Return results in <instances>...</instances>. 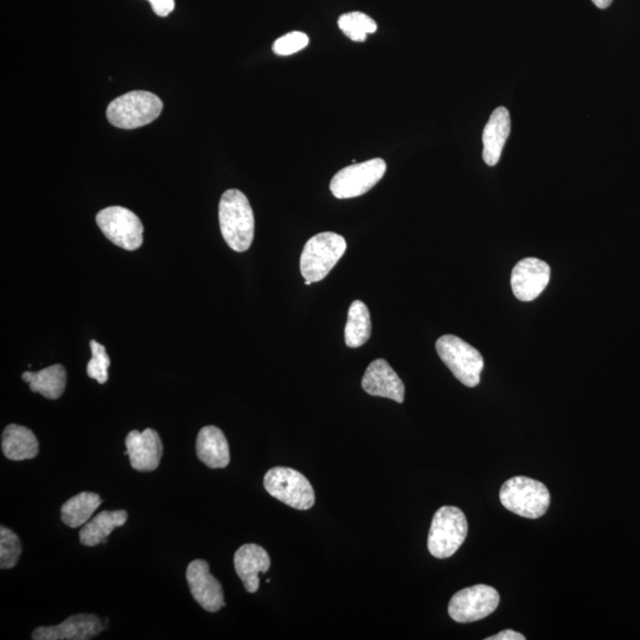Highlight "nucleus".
Returning a JSON list of instances; mask_svg holds the SVG:
<instances>
[{
    "mask_svg": "<svg viewBox=\"0 0 640 640\" xmlns=\"http://www.w3.org/2000/svg\"><path fill=\"white\" fill-rule=\"evenodd\" d=\"M128 514L125 510L102 511L93 520L87 522L80 531V542L86 547H95L106 543L114 529L123 527Z\"/></svg>",
    "mask_w": 640,
    "mask_h": 640,
    "instance_id": "nucleus-20",
    "label": "nucleus"
},
{
    "mask_svg": "<svg viewBox=\"0 0 640 640\" xmlns=\"http://www.w3.org/2000/svg\"><path fill=\"white\" fill-rule=\"evenodd\" d=\"M235 571L245 585L247 592L255 593L260 586V573H266L271 567V558L258 544H245L234 556Z\"/></svg>",
    "mask_w": 640,
    "mask_h": 640,
    "instance_id": "nucleus-16",
    "label": "nucleus"
},
{
    "mask_svg": "<svg viewBox=\"0 0 640 640\" xmlns=\"http://www.w3.org/2000/svg\"><path fill=\"white\" fill-rule=\"evenodd\" d=\"M2 450L6 458L22 462L34 459L40 452V444L28 427L11 424L3 432Z\"/></svg>",
    "mask_w": 640,
    "mask_h": 640,
    "instance_id": "nucleus-19",
    "label": "nucleus"
},
{
    "mask_svg": "<svg viewBox=\"0 0 640 640\" xmlns=\"http://www.w3.org/2000/svg\"><path fill=\"white\" fill-rule=\"evenodd\" d=\"M498 605L499 594L495 588L477 585L454 594L448 605V614L454 622L473 623L489 617Z\"/></svg>",
    "mask_w": 640,
    "mask_h": 640,
    "instance_id": "nucleus-10",
    "label": "nucleus"
},
{
    "mask_svg": "<svg viewBox=\"0 0 640 640\" xmlns=\"http://www.w3.org/2000/svg\"><path fill=\"white\" fill-rule=\"evenodd\" d=\"M469 531L464 512L456 507L440 508L433 517L427 547L437 559H448L463 546Z\"/></svg>",
    "mask_w": 640,
    "mask_h": 640,
    "instance_id": "nucleus-5",
    "label": "nucleus"
},
{
    "mask_svg": "<svg viewBox=\"0 0 640 640\" xmlns=\"http://www.w3.org/2000/svg\"><path fill=\"white\" fill-rule=\"evenodd\" d=\"M386 171L387 164L381 158L347 166L332 178L330 190L338 200L360 197L373 189Z\"/></svg>",
    "mask_w": 640,
    "mask_h": 640,
    "instance_id": "nucleus-8",
    "label": "nucleus"
},
{
    "mask_svg": "<svg viewBox=\"0 0 640 640\" xmlns=\"http://www.w3.org/2000/svg\"><path fill=\"white\" fill-rule=\"evenodd\" d=\"M265 489L288 507L309 510L315 505L316 497L311 483L297 470L291 467H273L266 473Z\"/></svg>",
    "mask_w": 640,
    "mask_h": 640,
    "instance_id": "nucleus-7",
    "label": "nucleus"
},
{
    "mask_svg": "<svg viewBox=\"0 0 640 640\" xmlns=\"http://www.w3.org/2000/svg\"><path fill=\"white\" fill-rule=\"evenodd\" d=\"M310 38L302 31L288 32L273 44V51L279 56H290L309 46Z\"/></svg>",
    "mask_w": 640,
    "mask_h": 640,
    "instance_id": "nucleus-27",
    "label": "nucleus"
},
{
    "mask_svg": "<svg viewBox=\"0 0 640 640\" xmlns=\"http://www.w3.org/2000/svg\"><path fill=\"white\" fill-rule=\"evenodd\" d=\"M163 443L159 434L146 428L144 432L132 431L126 437V456L131 466L139 472H152L158 469L163 457Z\"/></svg>",
    "mask_w": 640,
    "mask_h": 640,
    "instance_id": "nucleus-14",
    "label": "nucleus"
},
{
    "mask_svg": "<svg viewBox=\"0 0 640 640\" xmlns=\"http://www.w3.org/2000/svg\"><path fill=\"white\" fill-rule=\"evenodd\" d=\"M153 12L159 17H166L175 9V0H149Z\"/></svg>",
    "mask_w": 640,
    "mask_h": 640,
    "instance_id": "nucleus-28",
    "label": "nucleus"
},
{
    "mask_svg": "<svg viewBox=\"0 0 640 640\" xmlns=\"http://www.w3.org/2000/svg\"><path fill=\"white\" fill-rule=\"evenodd\" d=\"M108 620L104 623L95 614H75L55 626H41L32 632L35 640H89L104 631Z\"/></svg>",
    "mask_w": 640,
    "mask_h": 640,
    "instance_id": "nucleus-11",
    "label": "nucleus"
},
{
    "mask_svg": "<svg viewBox=\"0 0 640 640\" xmlns=\"http://www.w3.org/2000/svg\"><path fill=\"white\" fill-rule=\"evenodd\" d=\"M362 388L369 395L379 396L402 403L405 401L406 388L395 370L384 360L370 363L363 376Z\"/></svg>",
    "mask_w": 640,
    "mask_h": 640,
    "instance_id": "nucleus-15",
    "label": "nucleus"
},
{
    "mask_svg": "<svg viewBox=\"0 0 640 640\" xmlns=\"http://www.w3.org/2000/svg\"><path fill=\"white\" fill-rule=\"evenodd\" d=\"M163 111V102L157 95L134 91L119 96L107 108V119L123 130H134L155 121Z\"/></svg>",
    "mask_w": 640,
    "mask_h": 640,
    "instance_id": "nucleus-3",
    "label": "nucleus"
},
{
    "mask_svg": "<svg viewBox=\"0 0 640 640\" xmlns=\"http://www.w3.org/2000/svg\"><path fill=\"white\" fill-rule=\"evenodd\" d=\"M595 6L599 9H607L613 2V0H592Z\"/></svg>",
    "mask_w": 640,
    "mask_h": 640,
    "instance_id": "nucleus-30",
    "label": "nucleus"
},
{
    "mask_svg": "<svg viewBox=\"0 0 640 640\" xmlns=\"http://www.w3.org/2000/svg\"><path fill=\"white\" fill-rule=\"evenodd\" d=\"M96 223L115 246L133 252L143 245V223L131 210L124 207H108L96 215Z\"/></svg>",
    "mask_w": 640,
    "mask_h": 640,
    "instance_id": "nucleus-9",
    "label": "nucleus"
},
{
    "mask_svg": "<svg viewBox=\"0 0 640 640\" xmlns=\"http://www.w3.org/2000/svg\"><path fill=\"white\" fill-rule=\"evenodd\" d=\"M550 267L546 262L527 258L518 262L511 274V287L521 302H533L549 284Z\"/></svg>",
    "mask_w": 640,
    "mask_h": 640,
    "instance_id": "nucleus-12",
    "label": "nucleus"
},
{
    "mask_svg": "<svg viewBox=\"0 0 640 640\" xmlns=\"http://www.w3.org/2000/svg\"><path fill=\"white\" fill-rule=\"evenodd\" d=\"M524 639H526V637L521 635V633H518L512 630H505L501 633H498V635L496 636L486 638V640H524Z\"/></svg>",
    "mask_w": 640,
    "mask_h": 640,
    "instance_id": "nucleus-29",
    "label": "nucleus"
},
{
    "mask_svg": "<svg viewBox=\"0 0 640 640\" xmlns=\"http://www.w3.org/2000/svg\"><path fill=\"white\" fill-rule=\"evenodd\" d=\"M338 27L354 42H364L377 31V23L363 12H349L338 19Z\"/></svg>",
    "mask_w": 640,
    "mask_h": 640,
    "instance_id": "nucleus-24",
    "label": "nucleus"
},
{
    "mask_svg": "<svg viewBox=\"0 0 640 640\" xmlns=\"http://www.w3.org/2000/svg\"><path fill=\"white\" fill-rule=\"evenodd\" d=\"M510 113L505 107H498L484 128L483 159L489 166H495L501 159L505 143L510 136Z\"/></svg>",
    "mask_w": 640,
    "mask_h": 640,
    "instance_id": "nucleus-17",
    "label": "nucleus"
},
{
    "mask_svg": "<svg viewBox=\"0 0 640 640\" xmlns=\"http://www.w3.org/2000/svg\"><path fill=\"white\" fill-rule=\"evenodd\" d=\"M311 284H312V283H311V281H309V280H305V285L309 286V285H311Z\"/></svg>",
    "mask_w": 640,
    "mask_h": 640,
    "instance_id": "nucleus-31",
    "label": "nucleus"
},
{
    "mask_svg": "<svg viewBox=\"0 0 640 640\" xmlns=\"http://www.w3.org/2000/svg\"><path fill=\"white\" fill-rule=\"evenodd\" d=\"M91 349L92 358L87 366V375L100 384H105L108 381L111 358L108 356L104 345L94 341V339L91 341Z\"/></svg>",
    "mask_w": 640,
    "mask_h": 640,
    "instance_id": "nucleus-26",
    "label": "nucleus"
},
{
    "mask_svg": "<svg viewBox=\"0 0 640 640\" xmlns=\"http://www.w3.org/2000/svg\"><path fill=\"white\" fill-rule=\"evenodd\" d=\"M435 348L441 361L459 382L469 388L478 386L484 369V358L476 348L452 335L440 337Z\"/></svg>",
    "mask_w": 640,
    "mask_h": 640,
    "instance_id": "nucleus-6",
    "label": "nucleus"
},
{
    "mask_svg": "<svg viewBox=\"0 0 640 640\" xmlns=\"http://www.w3.org/2000/svg\"><path fill=\"white\" fill-rule=\"evenodd\" d=\"M220 228L224 241L235 252H246L254 240L255 221L251 203L243 192H224L219 206Z\"/></svg>",
    "mask_w": 640,
    "mask_h": 640,
    "instance_id": "nucleus-1",
    "label": "nucleus"
},
{
    "mask_svg": "<svg viewBox=\"0 0 640 640\" xmlns=\"http://www.w3.org/2000/svg\"><path fill=\"white\" fill-rule=\"evenodd\" d=\"M198 459L210 469H224L230 462L226 435L215 426L203 427L196 441Z\"/></svg>",
    "mask_w": 640,
    "mask_h": 640,
    "instance_id": "nucleus-18",
    "label": "nucleus"
},
{
    "mask_svg": "<svg viewBox=\"0 0 640 640\" xmlns=\"http://www.w3.org/2000/svg\"><path fill=\"white\" fill-rule=\"evenodd\" d=\"M23 381L28 382L31 392L40 393L49 400L60 399L66 389L67 371L61 364H55L46 369L27 371L22 376Z\"/></svg>",
    "mask_w": 640,
    "mask_h": 640,
    "instance_id": "nucleus-21",
    "label": "nucleus"
},
{
    "mask_svg": "<svg viewBox=\"0 0 640 640\" xmlns=\"http://www.w3.org/2000/svg\"><path fill=\"white\" fill-rule=\"evenodd\" d=\"M347 241L342 235L319 233L309 241L300 256V272L305 280L318 283L326 277L347 251Z\"/></svg>",
    "mask_w": 640,
    "mask_h": 640,
    "instance_id": "nucleus-2",
    "label": "nucleus"
},
{
    "mask_svg": "<svg viewBox=\"0 0 640 640\" xmlns=\"http://www.w3.org/2000/svg\"><path fill=\"white\" fill-rule=\"evenodd\" d=\"M101 505V498L94 492H81L62 505V522L69 528H80L91 521V518Z\"/></svg>",
    "mask_w": 640,
    "mask_h": 640,
    "instance_id": "nucleus-22",
    "label": "nucleus"
},
{
    "mask_svg": "<svg viewBox=\"0 0 640 640\" xmlns=\"http://www.w3.org/2000/svg\"><path fill=\"white\" fill-rule=\"evenodd\" d=\"M19 537L9 528L0 527V568H14L22 554Z\"/></svg>",
    "mask_w": 640,
    "mask_h": 640,
    "instance_id": "nucleus-25",
    "label": "nucleus"
},
{
    "mask_svg": "<svg viewBox=\"0 0 640 640\" xmlns=\"http://www.w3.org/2000/svg\"><path fill=\"white\" fill-rule=\"evenodd\" d=\"M499 498L504 508L531 520L546 514L550 505L547 486L539 480L528 477H514L507 480L502 486Z\"/></svg>",
    "mask_w": 640,
    "mask_h": 640,
    "instance_id": "nucleus-4",
    "label": "nucleus"
},
{
    "mask_svg": "<svg viewBox=\"0 0 640 640\" xmlns=\"http://www.w3.org/2000/svg\"><path fill=\"white\" fill-rule=\"evenodd\" d=\"M345 344L349 348H360L371 336V318L366 304L355 300L351 304L347 326H345Z\"/></svg>",
    "mask_w": 640,
    "mask_h": 640,
    "instance_id": "nucleus-23",
    "label": "nucleus"
},
{
    "mask_svg": "<svg viewBox=\"0 0 640 640\" xmlns=\"http://www.w3.org/2000/svg\"><path fill=\"white\" fill-rule=\"evenodd\" d=\"M187 581L192 597L204 610L215 613L226 606L222 585L210 574L208 562L192 561L187 569Z\"/></svg>",
    "mask_w": 640,
    "mask_h": 640,
    "instance_id": "nucleus-13",
    "label": "nucleus"
}]
</instances>
